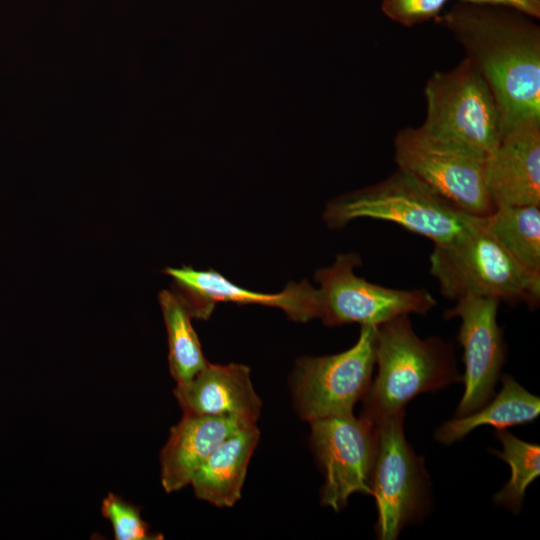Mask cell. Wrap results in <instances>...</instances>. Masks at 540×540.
<instances>
[{
    "instance_id": "ba28073f",
    "label": "cell",
    "mask_w": 540,
    "mask_h": 540,
    "mask_svg": "<svg viewBox=\"0 0 540 540\" xmlns=\"http://www.w3.org/2000/svg\"><path fill=\"white\" fill-rule=\"evenodd\" d=\"M361 263L357 253L339 254L332 265L315 272L314 280L320 285V318L327 326H379L399 316L425 315L437 305L425 289L389 288L357 276L354 269Z\"/></svg>"
},
{
    "instance_id": "5b68a950",
    "label": "cell",
    "mask_w": 540,
    "mask_h": 540,
    "mask_svg": "<svg viewBox=\"0 0 540 540\" xmlns=\"http://www.w3.org/2000/svg\"><path fill=\"white\" fill-rule=\"evenodd\" d=\"M426 118L417 130L425 137L488 157L498 145L502 116L481 74L464 58L426 82Z\"/></svg>"
},
{
    "instance_id": "30bf717a",
    "label": "cell",
    "mask_w": 540,
    "mask_h": 540,
    "mask_svg": "<svg viewBox=\"0 0 540 540\" xmlns=\"http://www.w3.org/2000/svg\"><path fill=\"white\" fill-rule=\"evenodd\" d=\"M311 444L323 469L321 503L338 512L356 492L370 494L376 426L353 414L315 420Z\"/></svg>"
},
{
    "instance_id": "603a6c76",
    "label": "cell",
    "mask_w": 540,
    "mask_h": 540,
    "mask_svg": "<svg viewBox=\"0 0 540 540\" xmlns=\"http://www.w3.org/2000/svg\"><path fill=\"white\" fill-rule=\"evenodd\" d=\"M476 5L500 6L517 10L534 19L540 18V0H460Z\"/></svg>"
},
{
    "instance_id": "5bb4252c",
    "label": "cell",
    "mask_w": 540,
    "mask_h": 540,
    "mask_svg": "<svg viewBox=\"0 0 540 540\" xmlns=\"http://www.w3.org/2000/svg\"><path fill=\"white\" fill-rule=\"evenodd\" d=\"M173 394L183 415L256 423L262 407L251 382L250 369L242 364L208 363L190 381L176 384Z\"/></svg>"
},
{
    "instance_id": "277c9868",
    "label": "cell",
    "mask_w": 540,
    "mask_h": 540,
    "mask_svg": "<svg viewBox=\"0 0 540 540\" xmlns=\"http://www.w3.org/2000/svg\"><path fill=\"white\" fill-rule=\"evenodd\" d=\"M475 217L400 168L376 184L331 200L323 212L330 228H342L358 218L384 220L424 236L434 245L457 238Z\"/></svg>"
},
{
    "instance_id": "ffe728a7",
    "label": "cell",
    "mask_w": 540,
    "mask_h": 540,
    "mask_svg": "<svg viewBox=\"0 0 540 540\" xmlns=\"http://www.w3.org/2000/svg\"><path fill=\"white\" fill-rule=\"evenodd\" d=\"M495 436L502 450L494 454L511 467V477L494 496V503L517 513L526 489L540 474V446L521 440L506 429H498Z\"/></svg>"
},
{
    "instance_id": "7402d4cb",
    "label": "cell",
    "mask_w": 540,
    "mask_h": 540,
    "mask_svg": "<svg viewBox=\"0 0 540 540\" xmlns=\"http://www.w3.org/2000/svg\"><path fill=\"white\" fill-rule=\"evenodd\" d=\"M449 0H382L383 14L390 20L412 27L441 15Z\"/></svg>"
},
{
    "instance_id": "8fae6325",
    "label": "cell",
    "mask_w": 540,
    "mask_h": 540,
    "mask_svg": "<svg viewBox=\"0 0 540 540\" xmlns=\"http://www.w3.org/2000/svg\"><path fill=\"white\" fill-rule=\"evenodd\" d=\"M499 304L495 298H464L445 311L446 319H461L457 338L463 349L464 393L455 417L477 411L494 396L506 359V344L497 322Z\"/></svg>"
},
{
    "instance_id": "8992f818",
    "label": "cell",
    "mask_w": 540,
    "mask_h": 540,
    "mask_svg": "<svg viewBox=\"0 0 540 540\" xmlns=\"http://www.w3.org/2000/svg\"><path fill=\"white\" fill-rule=\"evenodd\" d=\"M404 411L376 424V450L370 477L378 512V539L394 540L420 520L429 505L424 458L415 454L403 428Z\"/></svg>"
},
{
    "instance_id": "9a60e30c",
    "label": "cell",
    "mask_w": 540,
    "mask_h": 540,
    "mask_svg": "<svg viewBox=\"0 0 540 540\" xmlns=\"http://www.w3.org/2000/svg\"><path fill=\"white\" fill-rule=\"evenodd\" d=\"M239 419L183 415L170 429L160 454L161 484L167 493L189 485L202 463L224 441L244 424Z\"/></svg>"
},
{
    "instance_id": "44dd1931",
    "label": "cell",
    "mask_w": 540,
    "mask_h": 540,
    "mask_svg": "<svg viewBox=\"0 0 540 540\" xmlns=\"http://www.w3.org/2000/svg\"><path fill=\"white\" fill-rule=\"evenodd\" d=\"M101 512L110 521L116 540H158L161 534L150 532L138 507L125 501L120 496L108 493L103 499Z\"/></svg>"
},
{
    "instance_id": "e0dca14e",
    "label": "cell",
    "mask_w": 540,
    "mask_h": 540,
    "mask_svg": "<svg viewBox=\"0 0 540 540\" xmlns=\"http://www.w3.org/2000/svg\"><path fill=\"white\" fill-rule=\"evenodd\" d=\"M501 380L502 388L494 399L475 412L443 423L435 432L436 440L450 445L479 426L491 425L498 430L535 420L540 414L539 397L527 391L511 375L502 376Z\"/></svg>"
},
{
    "instance_id": "d6986e66",
    "label": "cell",
    "mask_w": 540,
    "mask_h": 540,
    "mask_svg": "<svg viewBox=\"0 0 540 540\" xmlns=\"http://www.w3.org/2000/svg\"><path fill=\"white\" fill-rule=\"evenodd\" d=\"M167 330L169 369L176 384L190 381L207 364L191 315L173 291L158 295Z\"/></svg>"
},
{
    "instance_id": "4fadbf2b",
    "label": "cell",
    "mask_w": 540,
    "mask_h": 540,
    "mask_svg": "<svg viewBox=\"0 0 540 540\" xmlns=\"http://www.w3.org/2000/svg\"><path fill=\"white\" fill-rule=\"evenodd\" d=\"M485 183L493 208L540 205V120L503 128L486 159Z\"/></svg>"
},
{
    "instance_id": "7a4b0ae2",
    "label": "cell",
    "mask_w": 540,
    "mask_h": 540,
    "mask_svg": "<svg viewBox=\"0 0 540 540\" xmlns=\"http://www.w3.org/2000/svg\"><path fill=\"white\" fill-rule=\"evenodd\" d=\"M376 365L361 414L374 425L404 411L415 396L462 380L452 345L439 337L420 338L408 315L377 326Z\"/></svg>"
},
{
    "instance_id": "9c48e42d",
    "label": "cell",
    "mask_w": 540,
    "mask_h": 540,
    "mask_svg": "<svg viewBox=\"0 0 540 540\" xmlns=\"http://www.w3.org/2000/svg\"><path fill=\"white\" fill-rule=\"evenodd\" d=\"M395 161L433 191L469 215L486 217L494 208L485 183L487 157L434 141L417 128L394 139Z\"/></svg>"
},
{
    "instance_id": "6da1fadb",
    "label": "cell",
    "mask_w": 540,
    "mask_h": 540,
    "mask_svg": "<svg viewBox=\"0 0 540 540\" xmlns=\"http://www.w3.org/2000/svg\"><path fill=\"white\" fill-rule=\"evenodd\" d=\"M487 83L503 128L540 120V28L517 10L460 2L436 17Z\"/></svg>"
},
{
    "instance_id": "52a82bcc",
    "label": "cell",
    "mask_w": 540,
    "mask_h": 540,
    "mask_svg": "<svg viewBox=\"0 0 540 540\" xmlns=\"http://www.w3.org/2000/svg\"><path fill=\"white\" fill-rule=\"evenodd\" d=\"M377 326L363 325L348 350L297 361L294 397L300 417L308 422L353 414L370 389L376 365Z\"/></svg>"
},
{
    "instance_id": "2e32d148",
    "label": "cell",
    "mask_w": 540,
    "mask_h": 540,
    "mask_svg": "<svg viewBox=\"0 0 540 540\" xmlns=\"http://www.w3.org/2000/svg\"><path fill=\"white\" fill-rule=\"evenodd\" d=\"M259 436L256 423H247L222 441L191 479L196 497L218 507L233 506L241 496Z\"/></svg>"
},
{
    "instance_id": "ac0fdd59",
    "label": "cell",
    "mask_w": 540,
    "mask_h": 540,
    "mask_svg": "<svg viewBox=\"0 0 540 540\" xmlns=\"http://www.w3.org/2000/svg\"><path fill=\"white\" fill-rule=\"evenodd\" d=\"M484 224L520 266L540 275V205L494 208Z\"/></svg>"
},
{
    "instance_id": "7c38bea8",
    "label": "cell",
    "mask_w": 540,
    "mask_h": 540,
    "mask_svg": "<svg viewBox=\"0 0 540 540\" xmlns=\"http://www.w3.org/2000/svg\"><path fill=\"white\" fill-rule=\"evenodd\" d=\"M163 272L172 278V291L195 319H208L220 302L277 307L289 318L302 322L320 318L318 288L307 280L290 282L279 293L265 294L238 286L212 269L195 270L183 266L167 267Z\"/></svg>"
},
{
    "instance_id": "3957f363",
    "label": "cell",
    "mask_w": 540,
    "mask_h": 540,
    "mask_svg": "<svg viewBox=\"0 0 540 540\" xmlns=\"http://www.w3.org/2000/svg\"><path fill=\"white\" fill-rule=\"evenodd\" d=\"M430 273L441 294L452 301L495 298L535 308L540 300V275L520 266L490 234L484 217H475L454 240L434 245Z\"/></svg>"
}]
</instances>
